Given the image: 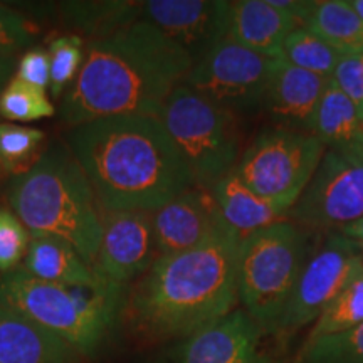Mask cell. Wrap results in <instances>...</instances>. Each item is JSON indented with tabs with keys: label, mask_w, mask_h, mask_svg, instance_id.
I'll use <instances>...</instances> for the list:
<instances>
[{
	"label": "cell",
	"mask_w": 363,
	"mask_h": 363,
	"mask_svg": "<svg viewBox=\"0 0 363 363\" xmlns=\"http://www.w3.org/2000/svg\"><path fill=\"white\" fill-rule=\"evenodd\" d=\"M194 61L145 21L86 45L84 65L66 91L61 118L79 126L113 116H157Z\"/></svg>",
	"instance_id": "1"
},
{
	"label": "cell",
	"mask_w": 363,
	"mask_h": 363,
	"mask_svg": "<svg viewBox=\"0 0 363 363\" xmlns=\"http://www.w3.org/2000/svg\"><path fill=\"white\" fill-rule=\"evenodd\" d=\"M69 150L99 211L155 212L195 180L157 116H113L79 125Z\"/></svg>",
	"instance_id": "2"
},
{
	"label": "cell",
	"mask_w": 363,
	"mask_h": 363,
	"mask_svg": "<svg viewBox=\"0 0 363 363\" xmlns=\"http://www.w3.org/2000/svg\"><path fill=\"white\" fill-rule=\"evenodd\" d=\"M239 244L222 230L189 251L157 257L125 301L130 328L147 340H184L234 311Z\"/></svg>",
	"instance_id": "3"
},
{
	"label": "cell",
	"mask_w": 363,
	"mask_h": 363,
	"mask_svg": "<svg viewBox=\"0 0 363 363\" xmlns=\"http://www.w3.org/2000/svg\"><path fill=\"white\" fill-rule=\"evenodd\" d=\"M9 206L33 235L69 242L93 266L101 242V211L88 177L74 155L49 148L9 189Z\"/></svg>",
	"instance_id": "4"
},
{
	"label": "cell",
	"mask_w": 363,
	"mask_h": 363,
	"mask_svg": "<svg viewBox=\"0 0 363 363\" xmlns=\"http://www.w3.org/2000/svg\"><path fill=\"white\" fill-rule=\"evenodd\" d=\"M126 286L99 278L88 286H62L24 269L0 274V306L51 331L79 355H93L125 308Z\"/></svg>",
	"instance_id": "5"
},
{
	"label": "cell",
	"mask_w": 363,
	"mask_h": 363,
	"mask_svg": "<svg viewBox=\"0 0 363 363\" xmlns=\"http://www.w3.org/2000/svg\"><path fill=\"white\" fill-rule=\"evenodd\" d=\"M310 230L289 220L257 230L239 244V303L262 335H274L310 257Z\"/></svg>",
	"instance_id": "6"
},
{
	"label": "cell",
	"mask_w": 363,
	"mask_h": 363,
	"mask_svg": "<svg viewBox=\"0 0 363 363\" xmlns=\"http://www.w3.org/2000/svg\"><path fill=\"white\" fill-rule=\"evenodd\" d=\"M197 187L211 189L239 160L234 115L180 84L157 115Z\"/></svg>",
	"instance_id": "7"
},
{
	"label": "cell",
	"mask_w": 363,
	"mask_h": 363,
	"mask_svg": "<svg viewBox=\"0 0 363 363\" xmlns=\"http://www.w3.org/2000/svg\"><path fill=\"white\" fill-rule=\"evenodd\" d=\"M325 150L310 133L272 128L254 140L233 174L259 197L289 212L310 184Z\"/></svg>",
	"instance_id": "8"
},
{
	"label": "cell",
	"mask_w": 363,
	"mask_h": 363,
	"mask_svg": "<svg viewBox=\"0 0 363 363\" xmlns=\"http://www.w3.org/2000/svg\"><path fill=\"white\" fill-rule=\"evenodd\" d=\"M363 217V135L325 150L288 220L310 233H338Z\"/></svg>",
	"instance_id": "9"
},
{
	"label": "cell",
	"mask_w": 363,
	"mask_h": 363,
	"mask_svg": "<svg viewBox=\"0 0 363 363\" xmlns=\"http://www.w3.org/2000/svg\"><path fill=\"white\" fill-rule=\"evenodd\" d=\"M279 61L225 38L194 62L182 84L197 91L230 115L257 111L262 110Z\"/></svg>",
	"instance_id": "10"
},
{
	"label": "cell",
	"mask_w": 363,
	"mask_h": 363,
	"mask_svg": "<svg viewBox=\"0 0 363 363\" xmlns=\"http://www.w3.org/2000/svg\"><path fill=\"white\" fill-rule=\"evenodd\" d=\"M363 249L340 233H330L308 257L291 298L279 318L276 337L283 338L313 325L363 266Z\"/></svg>",
	"instance_id": "11"
},
{
	"label": "cell",
	"mask_w": 363,
	"mask_h": 363,
	"mask_svg": "<svg viewBox=\"0 0 363 363\" xmlns=\"http://www.w3.org/2000/svg\"><path fill=\"white\" fill-rule=\"evenodd\" d=\"M229 7L225 0H148L142 2L140 21L160 30L197 62L227 38Z\"/></svg>",
	"instance_id": "12"
},
{
	"label": "cell",
	"mask_w": 363,
	"mask_h": 363,
	"mask_svg": "<svg viewBox=\"0 0 363 363\" xmlns=\"http://www.w3.org/2000/svg\"><path fill=\"white\" fill-rule=\"evenodd\" d=\"M101 242L91 267L99 278L126 286L157 259L153 212H101Z\"/></svg>",
	"instance_id": "13"
},
{
	"label": "cell",
	"mask_w": 363,
	"mask_h": 363,
	"mask_svg": "<svg viewBox=\"0 0 363 363\" xmlns=\"http://www.w3.org/2000/svg\"><path fill=\"white\" fill-rule=\"evenodd\" d=\"M222 230L230 229L206 187L194 185L153 212L157 257L189 251Z\"/></svg>",
	"instance_id": "14"
},
{
	"label": "cell",
	"mask_w": 363,
	"mask_h": 363,
	"mask_svg": "<svg viewBox=\"0 0 363 363\" xmlns=\"http://www.w3.org/2000/svg\"><path fill=\"white\" fill-rule=\"evenodd\" d=\"M261 330L242 308L184 338L174 352L175 363H259Z\"/></svg>",
	"instance_id": "15"
},
{
	"label": "cell",
	"mask_w": 363,
	"mask_h": 363,
	"mask_svg": "<svg viewBox=\"0 0 363 363\" xmlns=\"http://www.w3.org/2000/svg\"><path fill=\"white\" fill-rule=\"evenodd\" d=\"M330 79L299 69L281 59L267 88L262 110L276 128L310 133L316 106Z\"/></svg>",
	"instance_id": "16"
},
{
	"label": "cell",
	"mask_w": 363,
	"mask_h": 363,
	"mask_svg": "<svg viewBox=\"0 0 363 363\" xmlns=\"http://www.w3.org/2000/svg\"><path fill=\"white\" fill-rule=\"evenodd\" d=\"M298 26L271 0H235L229 7L227 39L262 56L281 59L286 38Z\"/></svg>",
	"instance_id": "17"
},
{
	"label": "cell",
	"mask_w": 363,
	"mask_h": 363,
	"mask_svg": "<svg viewBox=\"0 0 363 363\" xmlns=\"http://www.w3.org/2000/svg\"><path fill=\"white\" fill-rule=\"evenodd\" d=\"M79 357L65 340L0 306V363H78Z\"/></svg>",
	"instance_id": "18"
},
{
	"label": "cell",
	"mask_w": 363,
	"mask_h": 363,
	"mask_svg": "<svg viewBox=\"0 0 363 363\" xmlns=\"http://www.w3.org/2000/svg\"><path fill=\"white\" fill-rule=\"evenodd\" d=\"M211 190L225 225L240 240L272 224L288 220V211L252 192L233 170L217 180Z\"/></svg>",
	"instance_id": "19"
},
{
	"label": "cell",
	"mask_w": 363,
	"mask_h": 363,
	"mask_svg": "<svg viewBox=\"0 0 363 363\" xmlns=\"http://www.w3.org/2000/svg\"><path fill=\"white\" fill-rule=\"evenodd\" d=\"M21 269L38 279L62 286H88L99 279L69 242L52 235H33Z\"/></svg>",
	"instance_id": "20"
},
{
	"label": "cell",
	"mask_w": 363,
	"mask_h": 363,
	"mask_svg": "<svg viewBox=\"0 0 363 363\" xmlns=\"http://www.w3.org/2000/svg\"><path fill=\"white\" fill-rule=\"evenodd\" d=\"M310 135L326 148L352 142L363 135V118L358 108L333 79H330L313 116Z\"/></svg>",
	"instance_id": "21"
},
{
	"label": "cell",
	"mask_w": 363,
	"mask_h": 363,
	"mask_svg": "<svg viewBox=\"0 0 363 363\" xmlns=\"http://www.w3.org/2000/svg\"><path fill=\"white\" fill-rule=\"evenodd\" d=\"M305 27L325 39L342 56L363 54V21L348 0L315 2Z\"/></svg>",
	"instance_id": "22"
},
{
	"label": "cell",
	"mask_w": 363,
	"mask_h": 363,
	"mask_svg": "<svg viewBox=\"0 0 363 363\" xmlns=\"http://www.w3.org/2000/svg\"><path fill=\"white\" fill-rule=\"evenodd\" d=\"M142 2L123 0H94V2H62V21L81 33L96 39L108 38L116 30L140 21Z\"/></svg>",
	"instance_id": "23"
},
{
	"label": "cell",
	"mask_w": 363,
	"mask_h": 363,
	"mask_svg": "<svg viewBox=\"0 0 363 363\" xmlns=\"http://www.w3.org/2000/svg\"><path fill=\"white\" fill-rule=\"evenodd\" d=\"M281 59L303 71L331 78L342 59V54L311 29L298 26L286 38Z\"/></svg>",
	"instance_id": "24"
},
{
	"label": "cell",
	"mask_w": 363,
	"mask_h": 363,
	"mask_svg": "<svg viewBox=\"0 0 363 363\" xmlns=\"http://www.w3.org/2000/svg\"><path fill=\"white\" fill-rule=\"evenodd\" d=\"M363 323V266L313 323L306 340L340 333Z\"/></svg>",
	"instance_id": "25"
},
{
	"label": "cell",
	"mask_w": 363,
	"mask_h": 363,
	"mask_svg": "<svg viewBox=\"0 0 363 363\" xmlns=\"http://www.w3.org/2000/svg\"><path fill=\"white\" fill-rule=\"evenodd\" d=\"M293 363H363V323L340 333L306 340Z\"/></svg>",
	"instance_id": "26"
},
{
	"label": "cell",
	"mask_w": 363,
	"mask_h": 363,
	"mask_svg": "<svg viewBox=\"0 0 363 363\" xmlns=\"http://www.w3.org/2000/svg\"><path fill=\"white\" fill-rule=\"evenodd\" d=\"M45 133L33 126L0 123V165L17 175L24 174L39 158L38 150L44 143Z\"/></svg>",
	"instance_id": "27"
},
{
	"label": "cell",
	"mask_w": 363,
	"mask_h": 363,
	"mask_svg": "<svg viewBox=\"0 0 363 363\" xmlns=\"http://www.w3.org/2000/svg\"><path fill=\"white\" fill-rule=\"evenodd\" d=\"M54 106L45 96V91L26 84L13 78L0 91V116L11 121H39L51 118Z\"/></svg>",
	"instance_id": "28"
},
{
	"label": "cell",
	"mask_w": 363,
	"mask_h": 363,
	"mask_svg": "<svg viewBox=\"0 0 363 363\" xmlns=\"http://www.w3.org/2000/svg\"><path fill=\"white\" fill-rule=\"evenodd\" d=\"M49 59H51V91L52 98H61L65 89L78 78L84 65L86 48L81 35L65 34L59 35L49 44Z\"/></svg>",
	"instance_id": "29"
},
{
	"label": "cell",
	"mask_w": 363,
	"mask_h": 363,
	"mask_svg": "<svg viewBox=\"0 0 363 363\" xmlns=\"http://www.w3.org/2000/svg\"><path fill=\"white\" fill-rule=\"evenodd\" d=\"M33 234L11 208L0 207V274L21 267Z\"/></svg>",
	"instance_id": "30"
},
{
	"label": "cell",
	"mask_w": 363,
	"mask_h": 363,
	"mask_svg": "<svg viewBox=\"0 0 363 363\" xmlns=\"http://www.w3.org/2000/svg\"><path fill=\"white\" fill-rule=\"evenodd\" d=\"M34 30L24 16L0 4V56H11L33 44Z\"/></svg>",
	"instance_id": "31"
},
{
	"label": "cell",
	"mask_w": 363,
	"mask_h": 363,
	"mask_svg": "<svg viewBox=\"0 0 363 363\" xmlns=\"http://www.w3.org/2000/svg\"><path fill=\"white\" fill-rule=\"evenodd\" d=\"M331 79L352 99L363 118V54L342 56Z\"/></svg>",
	"instance_id": "32"
},
{
	"label": "cell",
	"mask_w": 363,
	"mask_h": 363,
	"mask_svg": "<svg viewBox=\"0 0 363 363\" xmlns=\"http://www.w3.org/2000/svg\"><path fill=\"white\" fill-rule=\"evenodd\" d=\"M16 78L22 83L34 86L40 91L51 86V59L43 48H34L21 57L16 69Z\"/></svg>",
	"instance_id": "33"
},
{
	"label": "cell",
	"mask_w": 363,
	"mask_h": 363,
	"mask_svg": "<svg viewBox=\"0 0 363 363\" xmlns=\"http://www.w3.org/2000/svg\"><path fill=\"white\" fill-rule=\"evenodd\" d=\"M338 233L345 235L347 239L353 240V242H357L358 246L363 249V217H360V219L355 222H352L350 225L343 227V229L338 230Z\"/></svg>",
	"instance_id": "34"
},
{
	"label": "cell",
	"mask_w": 363,
	"mask_h": 363,
	"mask_svg": "<svg viewBox=\"0 0 363 363\" xmlns=\"http://www.w3.org/2000/svg\"><path fill=\"white\" fill-rule=\"evenodd\" d=\"M13 67H16L13 57L0 56V91H2L4 86L9 83V78H11Z\"/></svg>",
	"instance_id": "35"
},
{
	"label": "cell",
	"mask_w": 363,
	"mask_h": 363,
	"mask_svg": "<svg viewBox=\"0 0 363 363\" xmlns=\"http://www.w3.org/2000/svg\"><path fill=\"white\" fill-rule=\"evenodd\" d=\"M348 4H350L353 11H355L363 21V0H348Z\"/></svg>",
	"instance_id": "36"
},
{
	"label": "cell",
	"mask_w": 363,
	"mask_h": 363,
	"mask_svg": "<svg viewBox=\"0 0 363 363\" xmlns=\"http://www.w3.org/2000/svg\"><path fill=\"white\" fill-rule=\"evenodd\" d=\"M259 363H271V362H269V360H261Z\"/></svg>",
	"instance_id": "37"
},
{
	"label": "cell",
	"mask_w": 363,
	"mask_h": 363,
	"mask_svg": "<svg viewBox=\"0 0 363 363\" xmlns=\"http://www.w3.org/2000/svg\"><path fill=\"white\" fill-rule=\"evenodd\" d=\"M0 175H2V165H0Z\"/></svg>",
	"instance_id": "38"
},
{
	"label": "cell",
	"mask_w": 363,
	"mask_h": 363,
	"mask_svg": "<svg viewBox=\"0 0 363 363\" xmlns=\"http://www.w3.org/2000/svg\"><path fill=\"white\" fill-rule=\"evenodd\" d=\"M362 259H363V252H362Z\"/></svg>",
	"instance_id": "39"
}]
</instances>
